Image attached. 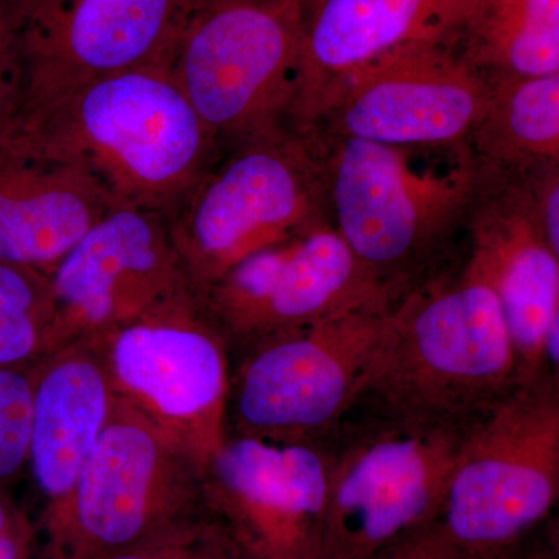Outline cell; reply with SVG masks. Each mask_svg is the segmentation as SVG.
<instances>
[{"instance_id": "cell-1", "label": "cell", "mask_w": 559, "mask_h": 559, "mask_svg": "<svg viewBox=\"0 0 559 559\" xmlns=\"http://www.w3.org/2000/svg\"><path fill=\"white\" fill-rule=\"evenodd\" d=\"M11 132L36 153L87 173L117 204L165 216L223 154L171 68L83 84L22 114Z\"/></svg>"}, {"instance_id": "cell-2", "label": "cell", "mask_w": 559, "mask_h": 559, "mask_svg": "<svg viewBox=\"0 0 559 559\" xmlns=\"http://www.w3.org/2000/svg\"><path fill=\"white\" fill-rule=\"evenodd\" d=\"M518 384L499 301L462 266L433 272L389 308L353 407L393 421L463 426Z\"/></svg>"}, {"instance_id": "cell-3", "label": "cell", "mask_w": 559, "mask_h": 559, "mask_svg": "<svg viewBox=\"0 0 559 559\" xmlns=\"http://www.w3.org/2000/svg\"><path fill=\"white\" fill-rule=\"evenodd\" d=\"M322 138L331 223L396 301L437 271L448 242L465 229L476 190L469 151L465 143L395 146Z\"/></svg>"}, {"instance_id": "cell-4", "label": "cell", "mask_w": 559, "mask_h": 559, "mask_svg": "<svg viewBox=\"0 0 559 559\" xmlns=\"http://www.w3.org/2000/svg\"><path fill=\"white\" fill-rule=\"evenodd\" d=\"M209 460L117 399L72 489L40 511V559H83L164 538L210 518Z\"/></svg>"}, {"instance_id": "cell-5", "label": "cell", "mask_w": 559, "mask_h": 559, "mask_svg": "<svg viewBox=\"0 0 559 559\" xmlns=\"http://www.w3.org/2000/svg\"><path fill=\"white\" fill-rule=\"evenodd\" d=\"M329 219L322 134L289 124L227 145L215 167L167 216L173 245L197 294L250 253Z\"/></svg>"}, {"instance_id": "cell-6", "label": "cell", "mask_w": 559, "mask_h": 559, "mask_svg": "<svg viewBox=\"0 0 559 559\" xmlns=\"http://www.w3.org/2000/svg\"><path fill=\"white\" fill-rule=\"evenodd\" d=\"M559 499V377L521 382L463 429L437 520L462 559H500Z\"/></svg>"}, {"instance_id": "cell-7", "label": "cell", "mask_w": 559, "mask_h": 559, "mask_svg": "<svg viewBox=\"0 0 559 559\" xmlns=\"http://www.w3.org/2000/svg\"><path fill=\"white\" fill-rule=\"evenodd\" d=\"M305 0H189L171 73L223 148L286 124Z\"/></svg>"}, {"instance_id": "cell-8", "label": "cell", "mask_w": 559, "mask_h": 559, "mask_svg": "<svg viewBox=\"0 0 559 559\" xmlns=\"http://www.w3.org/2000/svg\"><path fill=\"white\" fill-rule=\"evenodd\" d=\"M388 311L349 312L231 349L226 437L318 443L340 429Z\"/></svg>"}, {"instance_id": "cell-9", "label": "cell", "mask_w": 559, "mask_h": 559, "mask_svg": "<svg viewBox=\"0 0 559 559\" xmlns=\"http://www.w3.org/2000/svg\"><path fill=\"white\" fill-rule=\"evenodd\" d=\"M329 450V492L319 554L377 559L439 516L463 426L367 417Z\"/></svg>"}, {"instance_id": "cell-10", "label": "cell", "mask_w": 559, "mask_h": 559, "mask_svg": "<svg viewBox=\"0 0 559 559\" xmlns=\"http://www.w3.org/2000/svg\"><path fill=\"white\" fill-rule=\"evenodd\" d=\"M117 399L210 460L226 439L230 352L193 289L100 334Z\"/></svg>"}, {"instance_id": "cell-11", "label": "cell", "mask_w": 559, "mask_h": 559, "mask_svg": "<svg viewBox=\"0 0 559 559\" xmlns=\"http://www.w3.org/2000/svg\"><path fill=\"white\" fill-rule=\"evenodd\" d=\"M198 297L229 352L275 331L395 304L331 219L250 253Z\"/></svg>"}, {"instance_id": "cell-12", "label": "cell", "mask_w": 559, "mask_h": 559, "mask_svg": "<svg viewBox=\"0 0 559 559\" xmlns=\"http://www.w3.org/2000/svg\"><path fill=\"white\" fill-rule=\"evenodd\" d=\"M487 94L484 73L454 47L415 40L349 73L311 128L385 145H460L479 120Z\"/></svg>"}, {"instance_id": "cell-13", "label": "cell", "mask_w": 559, "mask_h": 559, "mask_svg": "<svg viewBox=\"0 0 559 559\" xmlns=\"http://www.w3.org/2000/svg\"><path fill=\"white\" fill-rule=\"evenodd\" d=\"M47 275L49 352L108 333L193 289L167 216L130 205L110 209Z\"/></svg>"}, {"instance_id": "cell-14", "label": "cell", "mask_w": 559, "mask_h": 559, "mask_svg": "<svg viewBox=\"0 0 559 559\" xmlns=\"http://www.w3.org/2000/svg\"><path fill=\"white\" fill-rule=\"evenodd\" d=\"M329 450L226 437L207 465L210 509L249 559H307L319 549Z\"/></svg>"}, {"instance_id": "cell-15", "label": "cell", "mask_w": 559, "mask_h": 559, "mask_svg": "<svg viewBox=\"0 0 559 559\" xmlns=\"http://www.w3.org/2000/svg\"><path fill=\"white\" fill-rule=\"evenodd\" d=\"M465 230L463 267L498 299L521 382L543 377L547 333L559 320V253L533 215L520 171H476Z\"/></svg>"}, {"instance_id": "cell-16", "label": "cell", "mask_w": 559, "mask_h": 559, "mask_svg": "<svg viewBox=\"0 0 559 559\" xmlns=\"http://www.w3.org/2000/svg\"><path fill=\"white\" fill-rule=\"evenodd\" d=\"M187 9L189 0H50L28 35L22 114L95 80L171 68Z\"/></svg>"}, {"instance_id": "cell-17", "label": "cell", "mask_w": 559, "mask_h": 559, "mask_svg": "<svg viewBox=\"0 0 559 559\" xmlns=\"http://www.w3.org/2000/svg\"><path fill=\"white\" fill-rule=\"evenodd\" d=\"M469 0H305L296 90L286 124L311 128L360 66L415 40L452 47Z\"/></svg>"}, {"instance_id": "cell-18", "label": "cell", "mask_w": 559, "mask_h": 559, "mask_svg": "<svg viewBox=\"0 0 559 559\" xmlns=\"http://www.w3.org/2000/svg\"><path fill=\"white\" fill-rule=\"evenodd\" d=\"M27 473L49 509L72 489L100 440L117 395L98 337L50 349L33 362Z\"/></svg>"}, {"instance_id": "cell-19", "label": "cell", "mask_w": 559, "mask_h": 559, "mask_svg": "<svg viewBox=\"0 0 559 559\" xmlns=\"http://www.w3.org/2000/svg\"><path fill=\"white\" fill-rule=\"evenodd\" d=\"M117 202L87 173L0 138V261L49 274Z\"/></svg>"}, {"instance_id": "cell-20", "label": "cell", "mask_w": 559, "mask_h": 559, "mask_svg": "<svg viewBox=\"0 0 559 559\" xmlns=\"http://www.w3.org/2000/svg\"><path fill=\"white\" fill-rule=\"evenodd\" d=\"M487 102L465 140L477 171H521L559 162V73L485 75Z\"/></svg>"}, {"instance_id": "cell-21", "label": "cell", "mask_w": 559, "mask_h": 559, "mask_svg": "<svg viewBox=\"0 0 559 559\" xmlns=\"http://www.w3.org/2000/svg\"><path fill=\"white\" fill-rule=\"evenodd\" d=\"M452 47L484 75L559 73V0H469Z\"/></svg>"}, {"instance_id": "cell-22", "label": "cell", "mask_w": 559, "mask_h": 559, "mask_svg": "<svg viewBox=\"0 0 559 559\" xmlns=\"http://www.w3.org/2000/svg\"><path fill=\"white\" fill-rule=\"evenodd\" d=\"M49 275L0 261V367L28 366L49 352Z\"/></svg>"}, {"instance_id": "cell-23", "label": "cell", "mask_w": 559, "mask_h": 559, "mask_svg": "<svg viewBox=\"0 0 559 559\" xmlns=\"http://www.w3.org/2000/svg\"><path fill=\"white\" fill-rule=\"evenodd\" d=\"M50 0H0V138L16 128L27 83L28 35Z\"/></svg>"}, {"instance_id": "cell-24", "label": "cell", "mask_w": 559, "mask_h": 559, "mask_svg": "<svg viewBox=\"0 0 559 559\" xmlns=\"http://www.w3.org/2000/svg\"><path fill=\"white\" fill-rule=\"evenodd\" d=\"M32 367H0V488L10 489L27 473Z\"/></svg>"}, {"instance_id": "cell-25", "label": "cell", "mask_w": 559, "mask_h": 559, "mask_svg": "<svg viewBox=\"0 0 559 559\" xmlns=\"http://www.w3.org/2000/svg\"><path fill=\"white\" fill-rule=\"evenodd\" d=\"M83 559H249V557L230 535L226 525L216 518H210L164 538Z\"/></svg>"}, {"instance_id": "cell-26", "label": "cell", "mask_w": 559, "mask_h": 559, "mask_svg": "<svg viewBox=\"0 0 559 559\" xmlns=\"http://www.w3.org/2000/svg\"><path fill=\"white\" fill-rule=\"evenodd\" d=\"M38 549L36 520L16 502L10 489L0 488V559H35Z\"/></svg>"}, {"instance_id": "cell-27", "label": "cell", "mask_w": 559, "mask_h": 559, "mask_svg": "<svg viewBox=\"0 0 559 559\" xmlns=\"http://www.w3.org/2000/svg\"><path fill=\"white\" fill-rule=\"evenodd\" d=\"M377 559H462L454 551L448 549L447 544L433 533V530L425 527L412 533L393 544L388 550L382 551Z\"/></svg>"}, {"instance_id": "cell-28", "label": "cell", "mask_w": 559, "mask_h": 559, "mask_svg": "<svg viewBox=\"0 0 559 559\" xmlns=\"http://www.w3.org/2000/svg\"><path fill=\"white\" fill-rule=\"evenodd\" d=\"M500 559H557L554 554H551L550 550H543V551H532V554H525V555H518L514 554V551H511L510 555H507V557L500 558Z\"/></svg>"}, {"instance_id": "cell-29", "label": "cell", "mask_w": 559, "mask_h": 559, "mask_svg": "<svg viewBox=\"0 0 559 559\" xmlns=\"http://www.w3.org/2000/svg\"><path fill=\"white\" fill-rule=\"evenodd\" d=\"M69 0H53V5H57V7H62V5H66V3H68Z\"/></svg>"}, {"instance_id": "cell-30", "label": "cell", "mask_w": 559, "mask_h": 559, "mask_svg": "<svg viewBox=\"0 0 559 559\" xmlns=\"http://www.w3.org/2000/svg\"><path fill=\"white\" fill-rule=\"evenodd\" d=\"M307 559H326V558H323L322 555L319 554V551H316V554H312L311 557H308Z\"/></svg>"}]
</instances>
